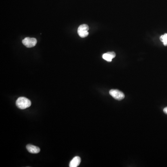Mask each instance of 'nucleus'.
Here are the masks:
<instances>
[{"mask_svg":"<svg viewBox=\"0 0 167 167\" xmlns=\"http://www.w3.org/2000/svg\"><path fill=\"white\" fill-rule=\"evenodd\" d=\"M160 40L163 42L164 45H167V34L162 35L160 37Z\"/></svg>","mask_w":167,"mask_h":167,"instance_id":"8","label":"nucleus"},{"mask_svg":"<svg viewBox=\"0 0 167 167\" xmlns=\"http://www.w3.org/2000/svg\"><path fill=\"white\" fill-rule=\"evenodd\" d=\"M89 27L86 24H83L78 27V33L79 36L81 38H85L89 35L88 33Z\"/></svg>","mask_w":167,"mask_h":167,"instance_id":"2","label":"nucleus"},{"mask_svg":"<svg viewBox=\"0 0 167 167\" xmlns=\"http://www.w3.org/2000/svg\"><path fill=\"white\" fill-rule=\"evenodd\" d=\"M23 44L28 48L35 47L37 43V40L34 38H25L22 41Z\"/></svg>","mask_w":167,"mask_h":167,"instance_id":"4","label":"nucleus"},{"mask_svg":"<svg viewBox=\"0 0 167 167\" xmlns=\"http://www.w3.org/2000/svg\"><path fill=\"white\" fill-rule=\"evenodd\" d=\"M163 112L165 113V114H167V107H165L164 109H163Z\"/></svg>","mask_w":167,"mask_h":167,"instance_id":"9","label":"nucleus"},{"mask_svg":"<svg viewBox=\"0 0 167 167\" xmlns=\"http://www.w3.org/2000/svg\"><path fill=\"white\" fill-rule=\"evenodd\" d=\"M110 95L116 100H121L125 98V94L118 90L112 89L109 92Z\"/></svg>","mask_w":167,"mask_h":167,"instance_id":"3","label":"nucleus"},{"mask_svg":"<svg viewBox=\"0 0 167 167\" xmlns=\"http://www.w3.org/2000/svg\"><path fill=\"white\" fill-rule=\"evenodd\" d=\"M26 148L29 152L31 153L37 154L39 153L40 152V149L39 147L33 145H27Z\"/></svg>","mask_w":167,"mask_h":167,"instance_id":"6","label":"nucleus"},{"mask_svg":"<svg viewBox=\"0 0 167 167\" xmlns=\"http://www.w3.org/2000/svg\"><path fill=\"white\" fill-rule=\"evenodd\" d=\"M16 105L19 109L23 110L31 106V102L25 97H20L16 100Z\"/></svg>","mask_w":167,"mask_h":167,"instance_id":"1","label":"nucleus"},{"mask_svg":"<svg viewBox=\"0 0 167 167\" xmlns=\"http://www.w3.org/2000/svg\"><path fill=\"white\" fill-rule=\"evenodd\" d=\"M81 162V158L79 156H75L70 162V167H77Z\"/></svg>","mask_w":167,"mask_h":167,"instance_id":"7","label":"nucleus"},{"mask_svg":"<svg viewBox=\"0 0 167 167\" xmlns=\"http://www.w3.org/2000/svg\"><path fill=\"white\" fill-rule=\"evenodd\" d=\"M116 56V54L113 52H108L105 54H104L103 55V58L105 60H106L108 62H111L112 61V59L114 58Z\"/></svg>","mask_w":167,"mask_h":167,"instance_id":"5","label":"nucleus"}]
</instances>
